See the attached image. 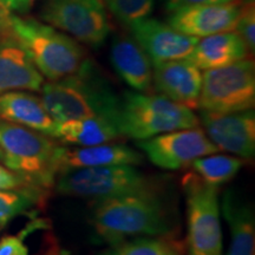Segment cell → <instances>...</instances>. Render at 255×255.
I'll return each instance as SVG.
<instances>
[{"instance_id": "obj_1", "label": "cell", "mask_w": 255, "mask_h": 255, "mask_svg": "<svg viewBox=\"0 0 255 255\" xmlns=\"http://www.w3.org/2000/svg\"><path fill=\"white\" fill-rule=\"evenodd\" d=\"M90 222L96 234L110 246L129 238L174 232L173 210L161 189L96 201Z\"/></svg>"}, {"instance_id": "obj_2", "label": "cell", "mask_w": 255, "mask_h": 255, "mask_svg": "<svg viewBox=\"0 0 255 255\" xmlns=\"http://www.w3.org/2000/svg\"><path fill=\"white\" fill-rule=\"evenodd\" d=\"M40 91L41 102L55 122L105 117L119 128L121 98L89 59L77 73L43 84Z\"/></svg>"}, {"instance_id": "obj_3", "label": "cell", "mask_w": 255, "mask_h": 255, "mask_svg": "<svg viewBox=\"0 0 255 255\" xmlns=\"http://www.w3.org/2000/svg\"><path fill=\"white\" fill-rule=\"evenodd\" d=\"M11 36L24 47L41 75L50 81L75 75L88 59L77 41L34 19L12 14Z\"/></svg>"}, {"instance_id": "obj_4", "label": "cell", "mask_w": 255, "mask_h": 255, "mask_svg": "<svg viewBox=\"0 0 255 255\" xmlns=\"http://www.w3.org/2000/svg\"><path fill=\"white\" fill-rule=\"evenodd\" d=\"M58 148L52 137L0 119V159L33 186L49 189L56 182Z\"/></svg>"}, {"instance_id": "obj_5", "label": "cell", "mask_w": 255, "mask_h": 255, "mask_svg": "<svg viewBox=\"0 0 255 255\" xmlns=\"http://www.w3.org/2000/svg\"><path fill=\"white\" fill-rule=\"evenodd\" d=\"M199 126L193 110L162 95L129 91L121 98L119 129L136 141Z\"/></svg>"}, {"instance_id": "obj_6", "label": "cell", "mask_w": 255, "mask_h": 255, "mask_svg": "<svg viewBox=\"0 0 255 255\" xmlns=\"http://www.w3.org/2000/svg\"><path fill=\"white\" fill-rule=\"evenodd\" d=\"M59 194L100 201L128 194L161 189V182L135 165H105L64 171L56 178Z\"/></svg>"}, {"instance_id": "obj_7", "label": "cell", "mask_w": 255, "mask_h": 255, "mask_svg": "<svg viewBox=\"0 0 255 255\" xmlns=\"http://www.w3.org/2000/svg\"><path fill=\"white\" fill-rule=\"evenodd\" d=\"M187 202L189 255H222L219 188L203 182L195 173L182 178Z\"/></svg>"}, {"instance_id": "obj_8", "label": "cell", "mask_w": 255, "mask_h": 255, "mask_svg": "<svg viewBox=\"0 0 255 255\" xmlns=\"http://www.w3.org/2000/svg\"><path fill=\"white\" fill-rule=\"evenodd\" d=\"M255 64L246 58L219 69L206 70L202 75L200 110L232 114L254 109Z\"/></svg>"}, {"instance_id": "obj_9", "label": "cell", "mask_w": 255, "mask_h": 255, "mask_svg": "<svg viewBox=\"0 0 255 255\" xmlns=\"http://www.w3.org/2000/svg\"><path fill=\"white\" fill-rule=\"evenodd\" d=\"M41 19L90 46H100L110 33L107 9L101 0H49Z\"/></svg>"}, {"instance_id": "obj_10", "label": "cell", "mask_w": 255, "mask_h": 255, "mask_svg": "<svg viewBox=\"0 0 255 255\" xmlns=\"http://www.w3.org/2000/svg\"><path fill=\"white\" fill-rule=\"evenodd\" d=\"M136 145L156 167L177 170L190 165L202 156L220 150L199 127L175 130L137 141Z\"/></svg>"}, {"instance_id": "obj_11", "label": "cell", "mask_w": 255, "mask_h": 255, "mask_svg": "<svg viewBox=\"0 0 255 255\" xmlns=\"http://www.w3.org/2000/svg\"><path fill=\"white\" fill-rule=\"evenodd\" d=\"M200 123L207 137L219 150L231 152L241 158H253L255 155L254 110L232 114H215L201 110Z\"/></svg>"}, {"instance_id": "obj_12", "label": "cell", "mask_w": 255, "mask_h": 255, "mask_svg": "<svg viewBox=\"0 0 255 255\" xmlns=\"http://www.w3.org/2000/svg\"><path fill=\"white\" fill-rule=\"evenodd\" d=\"M240 11L241 4L238 0L225 4L188 6L171 11L168 24L181 33L200 39L234 31Z\"/></svg>"}, {"instance_id": "obj_13", "label": "cell", "mask_w": 255, "mask_h": 255, "mask_svg": "<svg viewBox=\"0 0 255 255\" xmlns=\"http://www.w3.org/2000/svg\"><path fill=\"white\" fill-rule=\"evenodd\" d=\"M135 39L148 53L151 62L188 58L199 38L187 36L169 24L145 18L128 25Z\"/></svg>"}, {"instance_id": "obj_14", "label": "cell", "mask_w": 255, "mask_h": 255, "mask_svg": "<svg viewBox=\"0 0 255 255\" xmlns=\"http://www.w3.org/2000/svg\"><path fill=\"white\" fill-rule=\"evenodd\" d=\"M152 87L168 100L193 110L199 105L202 73L187 58L152 62Z\"/></svg>"}, {"instance_id": "obj_15", "label": "cell", "mask_w": 255, "mask_h": 255, "mask_svg": "<svg viewBox=\"0 0 255 255\" xmlns=\"http://www.w3.org/2000/svg\"><path fill=\"white\" fill-rule=\"evenodd\" d=\"M143 162V156L135 149L119 143L68 148L59 145L57 151L58 175L73 169L105 167V165H137ZM57 175V176H58Z\"/></svg>"}, {"instance_id": "obj_16", "label": "cell", "mask_w": 255, "mask_h": 255, "mask_svg": "<svg viewBox=\"0 0 255 255\" xmlns=\"http://www.w3.org/2000/svg\"><path fill=\"white\" fill-rule=\"evenodd\" d=\"M43 75L11 34L0 39V94L15 90L40 91Z\"/></svg>"}, {"instance_id": "obj_17", "label": "cell", "mask_w": 255, "mask_h": 255, "mask_svg": "<svg viewBox=\"0 0 255 255\" xmlns=\"http://www.w3.org/2000/svg\"><path fill=\"white\" fill-rule=\"evenodd\" d=\"M110 60L117 75L137 92L152 90V62L132 38L117 36L111 44Z\"/></svg>"}, {"instance_id": "obj_18", "label": "cell", "mask_w": 255, "mask_h": 255, "mask_svg": "<svg viewBox=\"0 0 255 255\" xmlns=\"http://www.w3.org/2000/svg\"><path fill=\"white\" fill-rule=\"evenodd\" d=\"M0 119L53 138L56 122L46 111L41 98L34 95L23 91L0 94Z\"/></svg>"}, {"instance_id": "obj_19", "label": "cell", "mask_w": 255, "mask_h": 255, "mask_svg": "<svg viewBox=\"0 0 255 255\" xmlns=\"http://www.w3.org/2000/svg\"><path fill=\"white\" fill-rule=\"evenodd\" d=\"M248 51L245 41L235 31L221 32L199 39L189 59L200 70L219 69L246 59Z\"/></svg>"}, {"instance_id": "obj_20", "label": "cell", "mask_w": 255, "mask_h": 255, "mask_svg": "<svg viewBox=\"0 0 255 255\" xmlns=\"http://www.w3.org/2000/svg\"><path fill=\"white\" fill-rule=\"evenodd\" d=\"M222 214L231 229L228 255H255V218L250 203L229 189L222 199Z\"/></svg>"}, {"instance_id": "obj_21", "label": "cell", "mask_w": 255, "mask_h": 255, "mask_svg": "<svg viewBox=\"0 0 255 255\" xmlns=\"http://www.w3.org/2000/svg\"><path fill=\"white\" fill-rule=\"evenodd\" d=\"M116 123L105 117H89L56 122L53 138L66 144L89 146L111 143L121 138Z\"/></svg>"}, {"instance_id": "obj_22", "label": "cell", "mask_w": 255, "mask_h": 255, "mask_svg": "<svg viewBox=\"0 0 255 255\" xmlns=\"http://www.w3.org/2000/svg\"><path fill=\"white\" fill-rule=\"evenodd\" d=\"M98 255H184V244L171 234L138 237L113 245Z\"/></svg>"}, {"instance_id": "obj_23", "label": "cell", "mask_w": 255, "mask_h": 255, "mask_svg": "<svg viewBox=\"0 0 255 255\" xmlns=\"http://www.w3.org/2000/svg\"><path fill=\"white\" fill-rule=\"evenodd\" d=\"M46 191L45 188L37 186L0 190V227L43 203Z\"/></svg>"}, {"instance_id": "obj_24", "label": "cell", "mask_w": 255, "mask_h": 255, "mask_svg": "<svg viewBox=\"0 0 255 255\" xmlns=\"http://www.w3.org/2000/svg\"><path fill=\"white\" fill-rule=\"evenodd\" d=\"M203 182L218 187L237 176L242 159L228 155H207L196 158L190 164Z\"/></svg>"}, {"instance_id": "obj_25", "label": "cell", "mask_w": 255, "mask_h": 255, "mask_svg": "<svg viewBox=\"0 0 255 255\" xmlns=\"http://www.w3.org/2000/svg\"><path fill=\"white\" fill-rule=\"evenodd\" d=\"M155 0H104L110 12L122 23L130 25L148 18Z\"/></svg>"}, {"instance_id": "obj_26", "label": "cell", "mask_w": 255, "mask_h": 255, "mask_svg": "<svg viewBox=\"0 0 255 255\" xmlns=\"http://www.w3.org/2000/svg\"><path fill=\"white\" fill-rule=\"evenodd\" d=\"M234 31L245 41L248 51L253 53L255 50V9L253 0H248L246 4L241 5Z\"/></svg>"}, {"instance_id": "obj_27", "label": "cell", "mask_w": 255, "mask_h": 255, "mask_svg": "<svg viewBox=\"0 0 255 255\" xmlns=\"http://www.w3.org/2000/svg\"><path fill=\"white\" fill-rule=\"evenodd\" d=\"M25 186H33V184L28 182L26 178L20 176L14 171L9 170L5 165L0 164V190L15 189V188Z\"/></svg>"}, {"instance_id": "obj_28", "label": "cell", "mask_w": 255, "mask_h": 255, "mask_svg": "<svg viewBox=\"0 0 255 255\" xmlns=\"http://www.w3.org/2000/svg\"><path fill=\"white\" fill-rule=\"evenodd\" d=\"M0 255H28V251L20 238L5 237L0 241Z\"/></svg>"}, {"instance_id": "obj_29", "label": "cell", "mask_w": 255, "mask_h": 255, "mask_svg": "<svg viewBox=\"0 0 255 255\" xmlns=\"http://www.w3.org/2000/svg\"><path fill=\"white\" fill-rule=\"evenodd\" d=\"M235 1V0H167L168 11L188 7V6L195 5H207V4H225V2Z\"/></svg>"}, {"instance_id": "obj_30", "label": "cell", "mask_w": 255, "mask_h": 255, "mask_svg": "<svg viewBox=\"0 0 255 255\" xmlns=\"http://www.w3.org/2000/svg\"><path fill=\"white\" fill-rule=\"evenodd\" d=\"M11 11L0 0V37L11 34Z\"/></svg>"}, {"instance_id": "obj_31", "label": "cell", "mask_w": 255, "mask_h": 255, "mask_svg": "<svg viewBox=\"0 0 255 255\" xmlns=\"http://www.w3.org/2000/svg\"><path fill=\"white\" fill-rule=\"evenodd\" d=\"M9 11L17 13H25L30 9L33 0H1Z\"/></svg>"}, {"instance_id": "obj_32", "label": "cell", "mask_w": 255, "mask_h": 255, "mask_svg": "<svg viewBox=\"0 0 255 255\" xmlns=\"http://www.w3.org/2000/svg\"><path fill=\"white\" fill-rule=\"evenodd\" d=\"M49 255H69V254L65 253V252H63V251H58V252H52V253H50Z\"/></svg>"}]
</instances>
